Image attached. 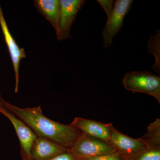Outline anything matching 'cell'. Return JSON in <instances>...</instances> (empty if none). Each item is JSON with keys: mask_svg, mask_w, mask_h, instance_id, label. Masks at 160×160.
<instances>
[{"mask_svg": "<svg viewBox=\"0 0 160 160\" xmlns=\"http://www.w3.org/2000/svg\"><path fill=\"white\" fill-rule=\"evenodd\" d=\"M4 106L30 127L38 137L49 139L70 149L82 132L71 125L52 121L43 114L41 106L20 108L3 101Z\"/></svg>", "mask_w": 160, "mask_h": 160, "instance_id": "obj_1", "label": "cell"}, {"mask_svg": "<svg viewBox=\"0 0 160 160\" xmlns=\"http://www.w3.org/2000/svg\"><path fill=\"white\" fill-rule=\"evenodd\" d=\"M122 83L126 90L149 95L160 104L159 77L149 71L129 72L124 76Z\"/></svg>", "mask_w": 160, "mask_h": 160, "instance_id": "obj_2", "label": "cell"}, {"mask_svg": "<svg viewBox=\"0 0 160 160\" xmlns=\"http://www.w3.org/2000/svg\"><path fill=\"white\" fill-rule=\"evenodd\" d=\"M69 150L78 159L117 153L108 143L83 133H81Z\"/></svg>", "mask_w": 160, "mask_h": 160, "instance_id": "obj_3", "label": "cell"}, {"mask_svg": "<svg viewBox=\"0 0 160 160\" xmlns=\"http://www.w3.org/2000/svg\"><path fill=\"white\" fill-rule=\"evenodd\" d=\"M132 2V0H118L115 2L113 11L102 32L105 48L111 46L113 38L122 27L124 18L131 9Z\"/></svg>", "mask_w": 160, "mask_h": 160, "instance_id": "obj_4", "label": "cell"}, {"mask_svg": "<svg viewBox=\"0 0 160 160\" xmlns=\"http://www.w3.org/2000/svg\"><path fill=\"white\" fill-rule=\"evenodd\" d=\"M0 112L8 118L13 125L19 140L22 159L31 160L32 147L38 136L28 125L6 108L4 104L0 109Z\"/></svg>", "mask_w": 160, "mask_h": 160, "instance_id": "obj_5", "label": "cell"}, {"mask_svg": "<svg viewBox=\"0 0 160 160\" xmlns=\"http://www.w3.org/2000/svg\"><path fill=\"white\" fill-rule=\"evenodd\" d=\"M86 3L84 0H60L61 11L58 29L56 32L58 41L71 38L70 31L77 15Z\"/></svg>", "mask_w": 160, "mask_h": 160, "instance_id": "obj_6", "label": "cell"}, {"mask_svg": "<svg viewBox=\"0 0 160 160\" xmlns=\"http://www.w3.org/2000/svg\"><path fill=\"white\" fill-rule=\"evenodd\" d=\"M108 124L110 130L108 143L117 153L123 156H129L147 148L141 138L134 139L129 137L118 131L111 123Z\"/></svg>", "mask_w": 160, "mask_h": 160, "instance_id": "obj_7", "label": "cell"}, {"mask_svg": "<svg viewBox=\"0 0 160 160\" xmlns=\"http://www.w3.org/2000/svg\"><path fill=\"white\" fill-rule=\"evenodd\" d=\"M0 26L7 48L9 50L14 69L15 76V92L17 93L19 82V67L21 60L26 57V53L23 48L18 46L15 40L12 37L7 26L1 4H0Z\"/></svg>", "mask_w": 160, "mask_h": 160, "instance_id": "obj_8", "label": "cell"}, {"mask_svg": "<svg viewBox=\"0 0 160 160\" xmlns=\"http://www.w3.org/2000/svg\"><path fill=\"white\" fill-rule=\"evenodd\" d=\"M69 151L46 138L38 137L31 150V160H49Z\"/></svg>", "mask_w": 160, "mask_h": 160, "instance_id": "obj_9", "label": "cell"}, {"mask_svg": "<svg viewBox=\"0 0 160 160\" xmlns=\"http://www.w3.org/2000/svg\"><path fill=\"white\" fill-rule=\"evenodd\" d=\"M70 125L82 133L108 142L110 138V130L108 124L77 117L75 118Z\"/></svg>", "mask_w": 160, "mask_h": 160, "instance_id": "obj_10", "label": "cell"}, {"mask_svg": "<svg viewBox=\"0 0 160 160\" xmlns=\"http://www.w3.org/2000/svg\"><path fill=\"white\" fill-rule=\"evenodd\" d=\"M33 3L38 12L49 21L56 32L61 11L60 0H35Z\"/></svg>", "mask_w": 160, "mask_h": 160, "instance_id": "obj_11", "label": "cell"}, {"mask_svg": "<svg viewBox=\"0 0 160 160\" xmlns=\"http://www.w3.org/2000/svg\"><path fill=\"white\" fill-rule=\"evenodd\" d=\"M146 147L160 148V119L157 118L147 127V132L141 138Z\"/></svg>", "mask_w": 160, "mask_h": 160, "instance_id": "obj_12", "label": "cell"}, {"mask_svg": "<svg viewBox=\"0 0 160 160\" xmlns=\"http://www.w3.org/2000/svg\"><path fill=\"white\" fill-rule=\"evenodd\" d=\"M124 157L125 160H160V148L147 147L136 154Z\"/></svg>", "mask_w": 160, "mask_h": 160, "instance_id": "obj_13", "label": "cell"}, {"mask_svg": "<svg viewBox=\"0 0 160 160\" xmlns=\"http://www.w3.org/2000/svg\"><path fill=\"white\" fill-rule=\"evenodd\" d=\"M79 160H125L124 157L118 153H115L112 154L106 155L99 156L93 157L82 158Z\"/></svg>", "mask_w": 160, "mask_h": 160, "instance_id": "obj_14", "label": "cell"}, {"mask_svg": "<svg viewBox=\"0 0 160 160\" xmlns=\"http://www.w3.org/2000/svg\"><path fill=\"white\" fill-rule=\"evenodd\" d=\"M101 6L103 8L106 14L107 15L108 18L110 17V16L113 11L114 6V1H103V0H98L97 1Z\"/></svg>", "mask_w": 160, "mask_h": 160, "instance_id": "obj_15", "label": "cell"}, {"mask_svg": "<svg viewBox=\"0 0 160 160\" xmlns=\"http://www.w3.org/2000/svg\"><path fill=\"white\" fill-rule=\"evenodd\" d=\"M49 160H79V159L76 157L69 150Z\"/></svg>", "mask_w": 160, "mask_h": 160, "instance_id": "obj_16", "label": "cell"}, {"mask_svg": "<svg viewBox=\"0 0 160 160\" xmlns=\"http://www.w3.org/2000/svg\"><path fill=\"white\" fill-rule=\"evenodd\" d=\"M3 101L4 100L1 98V93H0V109L3 106Z\"/></svg>", "mask_w": 160, "mask_h": 160, "instance_id": "obj_17", "label": "cell"}]
</instances>
